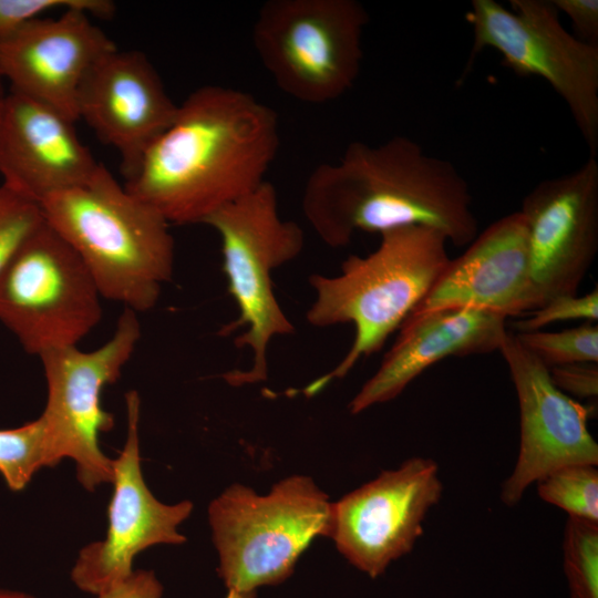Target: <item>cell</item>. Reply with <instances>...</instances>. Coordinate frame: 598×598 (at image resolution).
Here are the masks:
<instances>
[{"label":"cell","mask_w":598,"mask_h":598,"mask_svg":"<svg viewBox=\"0 0 598 598\" xmlns=\"http://www.w3.org/2000/svg\"><path fill=\"white\" fill-rule=\"evenodd\" d=\"M278 148L271 107L245 91L207 84L178 104L123 185L169 225L204 224L267 181Z\"/></svg>","instance_id":"obj_1"},{"label":"cell","mask_w":598,"mask_h":598,"mask_svg":"<svg viewBox=\"0 0 598 598\" xmlns=\"http://www.w3.org/2000/svg\"><path fill=\"white\" fill-rule=\"evenodd\" d=\"M302 212L332 248L347 246L357 231L408 226L435 229L457 247L478 234L465 178L405 136L353 142L337 162L318 165L306 182Z\"/></svg>","instance_id":"obj_2"},{"label":"cell","mask_w":598,"mask_h":598,"mask_svg":"<svg viewBox=\"0 0 598 598\" xmlns=\"http://www.w3.org/2000/svg\"><path fill=\"white\" fill-rule=\"evenodd\" d=\"M44 220L69 244L102 298L145 312L174 272L169 224L102 164L87 183L40 203Z\"/></svg>","instance_id":"obj_3"},{"label":"cell","mask_w":598,"mask_h":598,"mask_svg":"<svg viewBox=\"0 0 598 598\" xmlns=\"http://www.w3.org/2000/svg\"><path fill=\"white\" fill-rule=\"evenodd\" d=\"M367 256H349L336 276L312 275L315 299L306 313L318 328L352 323L354 339L342 360L306 388L313 394L341 379L361 358L380 350L422 301L450 261L437 230L408 226L384 231Z\"/></svg>","instance_id":"obj_4"},{"label":"cell","mask_w":598,"mask_h":598,"mask_svg":"<svg viewBox=\"0 0 598 598\" xmlns=\"http://www.w3.org/2000/svg\"><path fill=\"white\" fill-rule=\"evenodd\" d=\"M208 520L227 589L256 592L286 580L315 538H330L333 503L312 478L293 475L265 495L227 487L209 504Z\"/></svg>","instance_id":"obj_5"},{"label":"cell","mask_w":598,"mask_h":598,"mask_svg":"<svg viewBox=\"0 0 598 598\" xmlns=\"http://www.w3.org/2000/svg\"><path fill=\"white\" fill-rule=\"evenodd\" d=\"M204 224L220 237L223 270L239 310V318L226 330L245 328L235 343L249 348L252 355L248 370L229 371L225 379L236 385L262 381L269 343L295 331L275 296L272 271L300 255L303 230L280 217L276 188L268 181L215 212Z\"/></svg>","instance_id":"obj_6"},{"label":"cell","mask_w":598,"mask_h":598,"mask_svg":"<svg viewBox=\"0 0 598 598\" xmlns=\"http://www.w3.org/2000/svg\"><path fill=\"white\" fill-rule=\"evenodd\" d=\"M368 21L355 0H268L254 22L252 43L281 91L322 104L353 86Z\"/></svg>","instance_id":"obj_7"},{"label":"cell","mask_w":598,"mask_h":598,"mask_svg":"<svg viewBox=\"0 0 598 598\" xmlns=\"http://www.w3.org/2000/svg\"><path fill=\"white\" fill-rule=\"evenodd\" d=\"M101 298L79 256L45 220L0 272V322L37 357L78 346L101 320Z\"/></svg>","instance_id":"obj_8"},{"label":"cell","mask_w":598,"mask_h":598,"mask_svg":"<svg viewBox=\"0 0 598 598\" xmlns=\"http://www.w3.org/2000/svg\"><path fill=\"white\" fill-rule=\"evenodd\" d=\"M140 338L137 313L124 308L113 336L97 349L66 347L39 357L48 390L40 417L49 465L71 458L78 481L90 492L114 478L113 458L100 447V434L114 426L113 415L102 408V392L118 380Z\"/></svg>","instance_id":"obj_9"},{"label":"cell","mask_w":598,"mask_h":598,"mask_svg":"<svg viewBox=\"0 0 598 598\" xmlns=\"http://www.w3.org/2000/svg\"><path fill=\"white\" fill-rule=\"evenodd\" d=\"M473 0L467 20L474 41L470 63L485 48L498 51L520 76L537 75L561 96L586 142L598 150V44L570 34L551 0Z\"/></svg>","instance_id":"obj_10"},{"label":"cell","mask_w":598,"mask_h":598,"mask_svg":"<svg viewBox=\"0 0 598 598\" xmlns=\"http://www.w3.org/2000/svg\"><path fill=\"white\" fill-rule=\"evenodd\" d=\"M442 493L437 463L409 458L333 503L330 538L351 565L379 577L413 549Z\"/></svg>","instance_id":"obj_11"},{"label":"cell","mask_w":598,"mask_h":598,"mask_svg":"<svg viewBox=\"0 0 598 598\" xmlns=\"http://www.w3.org/2000/svg\"><path fill=\"white\" fill-rule=\"evenodd\" d=\"M125 403L126 439L113 458L114 489L107 507L106 535L84 546L71 570L73 584L94 596L126 578L141 551L154 545L184 543L186 537L177 528L194 507L190 501L162 503L150 491L141 466L138 393L127 392Z\"/></svg>","instance_id":"obj_12"},{"label":"cell","mask_w":598,"mask_h":598,"mask_svg":"<svg viewBox=\"0 0 598 598\" xmlns=\"http://www.w3.org/2000/svg\"><path fill=\"white\" fill-rule=\"evenodd\" d=\"M535 310L577 295L598 250V162L538 183L523 199ZM534 311V310H533Z\"/></svg>","instance_id":"obj_13"},{"label":"cell","mask_w":598,"mask_h":598,"mask_svg":"<svg viewBox=\"0 0 598 598\" xmlns=\"http://www.w3.org/2000/svg\"><path fill=\"white\" fill-rule=\"evenodd\" d=\"M508 365L520 415V443L501 498L515 506L532 483L569 464H598V445L587 421L591 410L561 392L548 368L507 332L498 350Z\"/></svg>","instance_id":"obj_14"},{"label":"cell","mask_w":598,"mask_h":598,"mask_svg":"<svg viewBox=\"0 0 598 598\" xmlns=\"http://www.w3.org/2000/svg\"><path fill=\"white\" fill-rule=\"evenodd\" d=\"M177 106L143 52L116 47L100 56L85 75L76 115L117 152L127 179L173 122Z\"/></svg>","instance_id":"obj_15"},{"label":"cell","mask_w":598,"mask_h":598,"mask_svg":"<svg viewBox=\"0 0 598 598\" xmlns=\"http://www.w3.org/2000/svg\"><path fill=\"white\" fill-rule=\"evenodd\" d=\"M116 44L82 9L32 20L0 38V74L10 90L78 121L76 99L91 66Z\"/></svg>","instance_id":"obj_16"},{"label":"cell","mask_w":598,"mask_h":598,"mask_svg":"<svg viewBox=\"0 0 598 598\" xmlns=\"http://www.w3.org/2000/svg\"><path fill=\"white\" fill-rule=\"evenodd\" d=\"M74 124L58 109L9 90L0 128L2 184L40 205L91 181L102 164Z\"/></svg>","instance_id":"obj_17"},{"label":"cell","mask_w":598,"mask_h":598,"mask_svg":"<svg viewBox=\"0 0 598 598\" xmlns=\"http://www.w3.org/2000/svg\"><path fill=\"white\" fill-rule=\"evenodd\" d=\"M465 308L506 318L535 310L526 221L515 212L494 221L450 259L409 316Z\"/></svg>","instance_id":"obj_18"},{"label":"cell","mask_w":598,"mask_h":598,"mask_svg":"<svg viewBox=\"0 0 598 598\" xmlns=\"http://www.w3.org/2000/svg\"><path fill=\"white\" fill-rule=\"evenodd\" d=\"M506 317L451 308L408 316L374 374L349 404L358 414L395 399L427 368L448 357L499 350L507 334Z\"/></svg>","instance_id":"obj_19"},{"label":"cell","mask_w":598,"mask_h":598,"mask_svg":"<svg viewBox=\"0 0 598 598\" xmlns=\"http://www.w3.org/2000/svg\"><path fill=\"white\" fill-rule=\"evenodd\" d=\"M49 466L42 419L0 430V474L12 491H22L33 475Z\"/></svg>","instance_id":"obj_20"},{"label":"cell","mask_w":598,"mask_h":598,"mask_svg":"<svg viewBox=\"0 0 598 598\" xmlns=\"http://www.w3.org/2000/svg\"><path fill=\"white\" fill-rule=\"evenodd\" d=\"M539 497L568 516L598 522V470L592 464H569L537 482Z\"/></svg>","instance_id":"obj_21"},{"label":"cell","mask_w":598,"mask_h":598,"mask_svg":"<svg viewBox=\"0 0 598 598\" xmlns=\"http://www.w3.org/2000/svg\"><path fill=\"white\" fill-rule=\"evenodd\" d=\"M563 550L570 598H598V522L568 516Z\"/></svg>","instance_id":"obj_22"},{"label":"cell","mask_w":598,"mask_h":598,"mask_svg":"<svg viewBox=\"0 0 598 598\" xmlns=\"http://www.w3.org/2000/svg\"><path fill=\"white\" fill-rule=\"evenodd\" d=\"M517 339L547 368L598 362V326L585 322L560 331L515 333Z\"/></svg>","instance_id":"obj_23"},{"label":"cell","mask_w":598,"mask_h":598,"mask_svg":"<svg viewBox=\"0 0 598 598\" xmlns=\"http://www.w3.org/2000/svg\"><path fill=\"white\" fill-rule=\"evenodd\" d=\"M43 220L39 204L0 184V272Z\"/></svg>","instance_id":"obj_24"},{"label":"cell","mask_w":598,"mask_h":598,"mask_svg":"<svg viewBox=\"0 0 598 598\" xmlns=\"http://www.w3.org/2000/svg\"><path fill=\"white\" fill-rule=\"evenodd\" d=\"M85 10L91 17L110 19L115 4L110 0H0V38L51 11Z\"/></svg>","instance_id":"obj_25"},{"label":"cell","mask_w":598,"mask_h":598,"mask_svg":"<svg viewBox=\"0 0 598 598\" xmlns=\"http://www.w3.org/2000/svg\"><path fill=\"white\" fill-rule=\"evenodd\" d=\"M530 316L514 323L517 332L538 331L544 327L567 320H585L594 322L598 319V290L578 295H563L548 300Z\"/></svg>","instance_id":"obj_26"},{"label":"cell","mask_w":598,"mask_h":598,"mask_svg":"<svg viewBox=\"0 0 598 598\" xmlns=\"http://www.w3.org/2000/svg\"><path fill=\"white\" fill-rule=\"evenodd\" d=\"M553 383L565 394L577 398H597V363H576L548 368Z\"/></svg>","instance_id":"obj_27"},{"label":"cell","mask_w":598,"mask_h":598,"mask_svg":"<svg viewBox=\"0 0 598 598\" xmlns=\"http://www.w3.org/2000/svg\"><path fill=\"white\" fill-rule=\"evenodd\" d=\"M558 12H564L581 37L580 40L597 44L598 1L597 0H551Z\"/></svg>","instance_id":"obj_28"},{"label":"cell","mask_w":598,"mask_h":598,"mask_svg":"<svg viewBox=\"0 0 598 598\" xmlns=\"http://www.w3.org/2000/svg\"><path fill=\"white\" fill-rule=\"evenodd\" d=\"M163 586L152 570H133L95 598H161Z\"/></svg>","instance_id":"obj_29"},{"label":"cell","mask_w":598,"mask_h":598,"mask_svg":"<svg viewBox=\"0 0 598 598\" xmlns=\"http://www.w3.org/2000/svg\"><path fill=\"white\" fill-rule=\"evenodd\" d=\"M8 92L9 91H6L4 89V80L0 74V128H1L2 120H3Z\"/></svg>","instance_id":"obj_30"},{"label":"cell","mask_w":598,"mask_h":598,"mask_svg":"<svg viewBox=\"0 0 598 598\" xmlns=\"http://www.w3.org/2000/svg\"><path fill=\"white\" fill-rule=\"evenodd\" d=\"M0 598H35V597L23 591L0 588Z\"/></svg>","instance_id":"obj_31"},{"label":"cell","mask_w":598,"mask_h":598,"mask_svg":"<svg viewBox=\"0 0 598 598\" xmlns=\"http://www.w3.org/2000/svg\"><path fill=\"white\" fill-rule=\"evenodd\" d=\"M225 598H256V592H239V591L228 590Z\"/></svg>","instance_id":"obj_32"}]
</instances>
